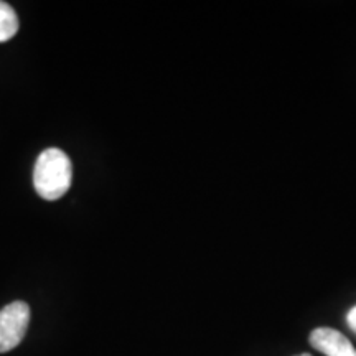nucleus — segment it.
<instances>
[{
    "instance_id": "1",
    "label": "nucleus",
    "mask_w": 356,
    "mask_h": 356,
    "mask_svg": "<svg viewBox=\"0 0 356 356\" xmlns=\"http://www.w3.org/2000/svg\"><path fill=\"white\" fill-rule=\"evenodd\" d=\"M73 180V165L63 150L47 149L40 154L33 170V185L40 197L58 200L70 190Z\"/></svg>"
},
{
    "instance_id": "2",
    "label": "nucleus",
    "mask_w": 356,
    "mask_h": 356,
    "mask_svg": "<svg viewBox=\"0 0 356 356\" xmlns=\"http://www.w3.org/2000/svg\"><path fill=\"white\" fill-rule=\"evenodd\" d=\"M30 322V307L17 300L0 310V353L17 348L24 340Z\"/></svg>"
},
{
    "instance_id": "3",
    "label": "nucleus",
    "mask_w": 356,
    "mask_h": 356,
    "mask_svg": "<svg viewBox=\"0 0 356 356\" xmlns=\"http://www.w3.org/2000/svg\"><path fill=\"white\" fill-rule=\"evenodd\" d=\"M310 345L325 356H356L355 346L335 328L320 327L310 333Z\"/></svg>"
},
{
    "instance_id": "4",
    "label": "nucleus",
    "mask_w": 356,
    "mask_h": 356,
    "mask_svg": "<svg viewBox=\"0 0 356 356\" xmlns=\"http://www.w3.org/2000/svg\"><path fill=\"white\" fill-rule=\"evenodd\" d=\"M19 32V17L6 2H0V43L8 42Z\"/></svg>"
},
{
    "instance_id": "5",
    "label": "nucleus",
    "mask_w": 356,
    "mask_h": 356,
    "mask_svg": "<svg viewBox=\"0 0 356 356\" xmlns=\"http://www.w3.org/2000/svg\"><path fill=\"white\" fill-rule=\"evenodd\" d=\"M346 322H348L351 330L356 333V305L348 312V315H346Z\"/></svg>"
},
{
    "instance_id": "6",
    "label": "nucleus",
    "mask_w": 356,
    "mask_h": 356,
    "mask_svg": "<svg viewBox=\"0 0 356 356\" xmlns=\"http://www.w3.org/2000/svg\"><path fill=\"white\" fill-rule=\"evenodd\" d=\"M299 356H312V355H309V353H304V355H299Z\"/></svg>"
}]
</instances>
